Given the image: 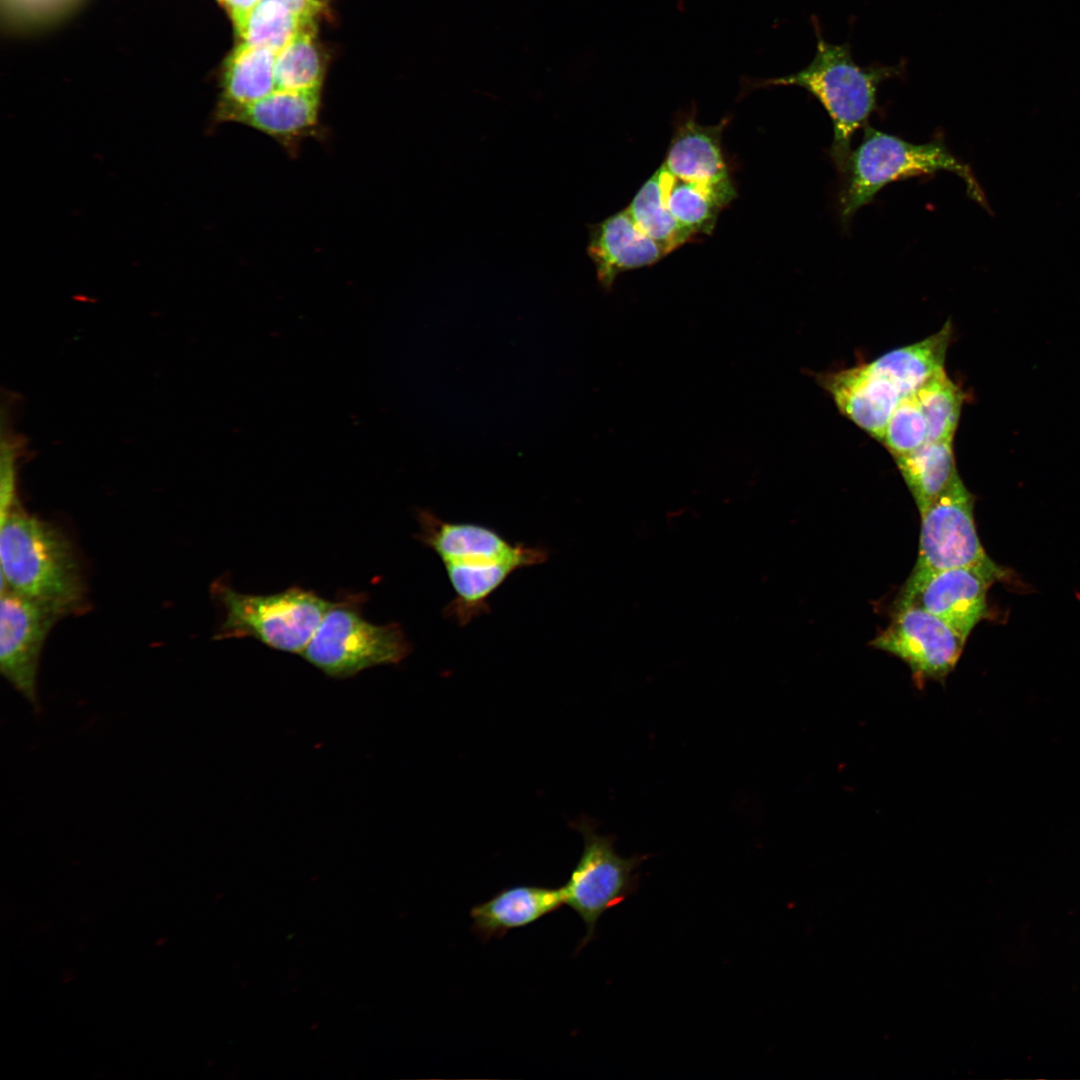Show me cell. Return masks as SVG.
<instances>
[{"mask_svg":"<svg viewBox=\"0 0 1080 1080\" xmlns=\"http://www.w3.org/2000/svg\"><path fill=\"white\" fill-rule=\"evenodd\" d=\"M839 410L880 441L886 425L903 397L896 385L869 364L817 375Z\"/></svg>","mask_w":1080,"mask_h":1080,"instance_id":"cell-13","label":"cell"},{"mask_svg":"<svg viewBox=\"0 0 1080 1080\" xmlns=\"http://www.w3.org/2000/svg\"><path fill=\"white\" fill-rule=\"evenodd\" d=\"M237 26L260 0H219Z\"/></svg>","mask_w":1080,"mask_h":1080,"instance_id":"cell-27","label":"cell"},{"mask_svg":"<svg viewBox=\"0 0 1080 1080\" xmlns=\"http://www.w3.org/2000/svg\"><path fill=\"white\" fill-rule=\"evenodd\" d=\"M574 829L583 836L584 847L560 889L564 905L580 917L586 928L579 951L593 940L602 915L637 893L640 877L637 870L648 855L620 856L614 848L615 838L597 834L587 819L576 821Z\"/></svg>","mask_w":1080,"mask_h":1080,"instance_id":"cell-6","label":"cell"},{"mask_svg":"<svg viewBox=\"0 0 1080 1080\" xmlns=\"http://www.w3.org/2000/svg\"><path fill=\"white\" fill-rule=\"evenodd\" d=\"M280 1L283 2L290 10H292L296 14L302 16L303 18H305L307 20H311V21H314L315 17H317L320 14L321 10H322V6H321L320 2L315 1V0H280Z\"/></svg>","mask_w":1080,"mask_h":1080,"instance_id":"cell-28","label":"cell"},{"mask_svg":"<svg viewBox=\"0 0 1080 1080\" xmlns=\"http://www.w3.org/2000/svg\"><path fill=\"white\" fill-rule=\"evenodd\" d=\"M927 442V423L915 392L904 395L894 409L881 443L891 455L908 454Z\"/></svg>","mask_w":1080,"mask_h":1080,"instance_id":"cell-24","label":"cell"},{"mask_svg":"<svg viewBox=\"0 0 1080 1080\" xmlns=\"http://www.w3.org/2000/svg\"><path fill=\"white\" fill-rule=\"evenodd\" d=\"M949 171L965 183L968 195L988 209L984 192L971 168L957 158L941 140L915 144L895 135L865 126L859 146L851 151L845 185L840 196V215L844 223L870 203L886 185L909 177Z\"/></svg>","mask_w":1080,"mask_h":1080,"instance_id":"cell-3","label":"cell"},{"mask_svg":"<svg viewBox=\"0 0 1080 1080\" xmlns=\"http://www.w3.org/2000/svg\"><path fill=\"white\" fill-rule=\"evenodd\" d=\"M950 321L935 334L908 346L889 351L868 363L891 380L902 396L914 392L930 376L944 368L951 340Z\"/></svg>","mask_w":1080,"mask_h":1080,"instance_id":"cell-17","label":"cell"},{"mask_svg":"<svg viewBox=\"0 0 1080 1080\" xmlns=\"http://www.w3.org/2000/svg\"><path fill=\"white\" fill-rule=\"evenodd\" d=\"M360 595L333 602L301 654L327 676L345 679L379 665H394L411 652L401 625L373 624L360 612Z\"/></svg>","mask_w":1080,"mask_h":1080,"instance_id":"cell-5","label":"cell"},{"mask_svg":"<svg viewBox=\"0 0 1080 1080\" xmlns=\"http://www.w3.org/2000/svg\"><path fill=\"white\" fill-rule=\"evenodd\" d=\"M320 107L321 89L275 90L234 112L228 122L265 134L295 156L305 139L322 136Z\"/></svg>","mask_w":1080,"mask_h":1080,"instance_id":"cell-12","label":"cell"},{"mask_svg":"<svg viewBox=\"0 0 1080 1080\" xmlns=\"http://www.w3.org/2000/svg\"><path fill=\"white\" fill-rule=\"evenodd\" d=\"M975 497L959 474L923 511L916 564L910 576L971 566L989 559L975 520Z\"/></svg>","mask_w":1080,"mask_h":1080,"instance_id":"cell-8","label":"cell"},{"mask_svg":"<svg viewBox=\"0 0 1080 1080\" xmlns=\"http://www.w3.org/2000/svg\"><path fill=\"white\" fill-rule=\"evenodd\" d=\"M813 27L817 46L812 61L796 73L763 80L756 86H799L819 101L833 124L834 135L829 153L843 176L852 151L854 133L867 126L869 117L878 108L879 85L902 74L905 64L860 66L853 59L849 43L827 42L815 17Z\"/></svg>","mask_w":1080,"mask_h":1080,"instance_id":"cell-1","label":"cell"},{"mask_svg":"<svg viewBox=\"0 0 1080 1080\" xmlns=\"http://www.w3.org/2000/svg\"><path fill=\"white\" fill-rule=\"evenodd\" d=\"M311 23L314 21L296 14L280 0H260L235 27L243 43L278 54Z\"/></svg>","mask_w":1080,"mask_h":1080,"instance_id":"cell-21","label":"cell"},{"mask_svg":"<svg viewBox=\"0 0 1080 1080\" xmlns=\"http://www.w3.org/2000/svg\"><path fill=\"white\" fill-rule=\"evenodd\" d=\"M666 202L677 222L693 237L698 234L710 235L720 210L727 206L708 188L677 179L670 173Z\"/></svg>","mask_w":1080,"mask_h":1080,"instance_id":"cell-23","label":"cell"},{"mask_svg":"<svg viewBox=\"0 0 1080 1080\" xmlns=\"http://www.w3.org/2000/svg\"><path fill=\"white\" fill-rule=\"evenodd\" d=\"M0 592V671L30 704L37 706V674L44 642L59 620L75 613L59 602L10 589Z\"/></svg>","mask_w":1080,"mask_h":1080,"instance_id":"cell-7","label":"cell"},{"mask_svg":"<svg viewBox=\"0 0 1080 1080\" xmlns=\"http://www.w3.org/2000/svg\"><path fill=\"white\" fill-rule=\"evenodd\" d=\"M587 253L607 291L621 273L651 266L668 254L637 226L627 209L590 226Z\"/></svg>","mask_w":1080,"mask_h":1080,"instance_id":"cell-14","label":"cell"},{"mask_svg":"<svg viewBox=\"0 0 1080 1080\" xmlns=\"http://www.w3.org/2000/svg\"><path fill=\"white\" fill-rule=\"evenodd\" d=\"M965 640L938 616L915 605H897L890 624L871 646L900 658L910 668L915 685L943 682L955 668Z\"/></svg>","mask_w":1080,"mask_h":1080,"instance_id":"cell-10","label":"cell"},{"mask_svg":"<svg viewBox=\"0 0 1080 1080\" xmlns=\"http://www.w3.org/2000/svg\"><path fill=\"white\" fill-rule=\"evenodd\" d=\"M68 0H8L9 6L24 14L41 15L60 7Z\"/></svg>","mask_w":1080,"mask_h":1080,"instance_id":"cell-26","label":"cell"},{"mask_svg":"<svg viewBox=\"0 0 1080 1080\" xmlns=\"http://www.w3.org/2000/svg\"><path fill=\"white\" fill-rule=\"evenodd\" d=\"M212 593L225 611L215 639L251 637L270 648L300 655L333 605L299 587L253 595L216 582Z\"/></svg>","mask_w":1080,"mask_h":1080,"instance_id":"cell-4","label":"cell"},{"mask_svg":"<svg viewBox=\"0 0 1080 1080\" xmlns=\"http://www.w3.org/2000/svg\"><path fill=\"white\" fill-rule=\"evenodd\" d=\"M927 423V442L952 440L963 401V391L940 369L915 391Z\"/></svg>","mask_w":1080,"mask_h":1080,"instance_id":"cell-22","label":"cell"},{"mask_svg":"<svg viewBox=\"0 0 1080 1080\" xmlns=\"http://www.w3.org/2000/svg\"><path fill=\"white\" fill-rule=\"evenodd\" d=\"M277 55L272 50L245 43L233 50L223 68L221 93L214 113L216 123L228 122L240 108L275 91Z\"/></svg>","mask_w":1080,"mask_h":1080,"instance_id":"cell-16","label":"cell"},{"mask_svg":"<svg viewBox=\"0 0 1080 1080\" xmlns=\"http://www.w3.org/2000/svg\"><path fill=\"white\" fill-rule=\"evenodd\" d=\"M1 590L86 609L81 564L69 538L18 503L1 516Z\"/></svg>","mask_w":1080,"mask_h":1080,"instance_id":"cell-2","label":"cell"},{"mask_svg":"<svg viewBox=\"0 0 1080 1080\" xmlns=\"http://www.w3.org/2000/svg\"><path fill=\"white\" fill-rule=\"evenodd\" d=\"M325 62L315 38V23L303 27L275 62V90L321 89Z\"/></svg>","mask_w":1080,"mask_h":1080,"instance_id":"cell-20","label":"cell"},{"mask_svg":"<svg viewBox=\"0 0 1080 1080\" xmlns=\"http://www.w3.org/2000/svg\"><path fill=\"white\" fill-rule=\"evenodd\" d=\"M952 442H926L914 451L894 458L919 513L958 475Z\"/></svg>","mask_w":1080,"mask_h":1080,"instance_id":"cell-18","label":"cell"},{"mask_svg":"<svg viewBox=\"0 0 1080 1080\" xmlns=\"http://www.w3.org/2000/svg\"><path fill=\"white\" fill-rule=\"evenodd\" d=\"M668 176V171L663 166L659 167L644 182L626 209L637 226L670 253L693 236L677 222L667 206Z\"/></svg>","mask_w":1080,"mask_h":1080,"instance_id":"cell-19","label":"cell"},{"mask_svg":"<svg viewBox=\"0 0 1080 1080\" xmlns=\"http://www.w3.org/2000/svg\"><path fill=\"white\" fill-rule=\"evenodd\" d=\"M1007 576L990 558L976 565L910 576L897 605H915L938 616L965 640L987 614V591Z\"/></svg>","mask_w":1080,"mask_h":1080,"instance_id":"cell-9","label":"cell"},{"mask_svg":"<svg viewBox=\"0 0 1080 1080\" xmlns=\"http://www.w3.org/2000/svg\"><path fill=\"white\" fill-rule=\"evenodd\" d=\"M564 905L560 887L519 884L506 887L470 910L472 931L487 942L534 924Z\"/></svg>","mask_w":1080,"mask_h":1080,"instance_id":"cell-15","label":"cell"},{"mask_svg":"<svg viewBox=\"0 0 1080 1080\" xmlns=\"http://www.w3.org/2000/svg\"><path fill=\"white\" fill-rule=\"evenodd\" d=\"M727 120L704 126L687 117L676 127L662 166L675 178L702 185L726 205L736 197L723 151Z\"/></svg>","mask_w":1080,"mask_h":1080,"instance_id":"cell-11","label":"cell"},{"mask_svg":"<svg viewBox=\"0 0 1080 1080\" xmlns=\"http://www.w3.org/2000/svg\"><path fill=\"white\" fill-rule=\"evenodd\" d=\"M15 446L3 442L1 448V516L17 503L15 495Z\"/></svg>","mask_w":1080,"mask_h":1080,"instance_id":"cell-25","label":"cell"}]
</instances>
